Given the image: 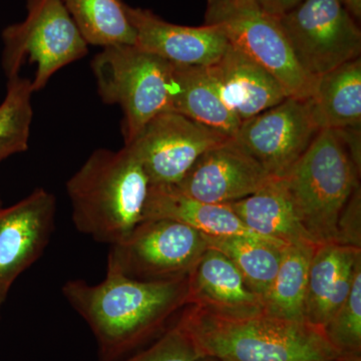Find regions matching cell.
<instances>
[{
    "label": "cell",
    "mask_w": 361,
    "mask_h": 361,
    "mask_svg": "<svg viewBox=\"0 0 361 361\" xmlns=\"http://www.w3.org/2000/svg\"><path fill=\"white\" fill-rule=\"evenodd\" d=\"M61 291L92 330L99 361L122 360L158 338L189 295L188 275L137 280L109 267L99 283L68 280Z\"/></svg>",
    "instance_id": "cell-1"
},
{
    "label": "cell",
    "mask_w": 361,
    "mask_h": 361,
    "mask_svg": "<svg viewBox=\"0 0 361 361\" xmlns=\"http://www.w3.org/2000/svg\"><path fill=\"white\" fill-rule=\"evenodd\" d=\"M191 305L178 323L203 355L221 361H334L339 356L322 329L265 312L231 317Z\"/></svg>",
    "instance_id": "cell-2"
},
{
    "label": "cell",
    "mask_w": 361,
    "mask_h": 361,
    "mask_svg": "<svg viewBox=\"0 0 361 361\" xmlns=\"http://www.w3.org/2000/svg\"><path fill=\"white\" fill-rule=\"evenodd\" d=\"M149 187L127 147L96 149L66 182L73 225L99 243H120L142 222Z\"/></svg>",
    "instance_id": "cell-3"
},
{
    "label": "cell",
    "mask_w": 361,
    "mask_h": 361,
    "mask_svg": "<svg viewBox=\"0 0 361 361\" xmlns=\"http://www.w3.org/2000/svg\"><path fill=\"white\" fill-rule=\"evenodd\" d=\"M360 171L337 130H322L282 176L297 216L317 245L336 243L342 209L360 184Z\"/></svg>",
    "instance_id": "cell-4"
},
{
    "label": "cell",
    "mask_w": 361,
    "mask_h": 361,
    "mask_svg": "<svg viewBox=\"0 0 361 361\" xmlns=\"http://www.w3.org/2000/svg\"><path fill=\"white\" fill-rule=\"evenodd\" d=\"M92 70L104 103L122 109L125 145L154 116L170 110L173 63L165 59L135 45H110L92 59Z\"/></svg>",
    "instance_id": "cell-5"
},
{
    "label": "cell",
    "mask_w": 361,
    "mask_h": 361,
    "mask_svg": "<svg viewBox=\"0 0 361 361\" xmlns=\"http://www.w3.org/2000/svg\"><path fill=\"white\" fill-rule=\"evenodd\" d=\"M27 16L2 32V68L7 80L18 77L25 61L37 66L33 92L52 75L87 54V42L61 0H26Z\"/></svg>",
    "instance_id": "cell-6"
},
{
    "label": "cell",
    "mask_w": 361,
    "mask_h": 361,
    "mask_svg": "<svg viewBox=\"0 0 361 361\" xmlns=\"http://www.w3.org/2000/svg\"><path fill=\"white\" fill-rule=\"evenodd\" d=\"M205 25L219 27L234 49L269 71L287 96L307 99L315 78L297 63L279 18L237 0H207Z\"/></svg>",
    "instance_id": "cell-7"
},
{
    "label": "cell",
    "mask_w": 361,
    "mask_h": 361,
    "mask_svg": "<svg viewBox=\"0 0 361 361\" xmlns=\"http://www.w3.org/2000/svg\"><path fill=\"white\" fill-rule=\"evenodd\" d=\"M355 20L341 0H303L279 18L297 63L312 78L360 58Z\"/></svg>",
    "instance_id": "cell-8"
},
{
    "label": "cell",
    "mask_w": 361,
    "mask_h": 361,
    "mask_svg": "<svg viewBox=\"0 0 361 361\" xmlns=\"http://www.w3.org/2000/svg\"><path fill=\"white\" fill-rule=\"evenodd\" d=\"M208 245L204 234L168 219L142 221L125 240L111 246L106 267L137 280L185 276Z\"/></svg>",
    "instance_id": "cell-9"
},
{
    "label": "cell",
    "mask_w": 361,
    "mask_h": 361,
    "mask_svg": "<svg viewBox=\"0 0 361 361\" xmlns=\"http://www.w3.org/2000/svg\"><path fill=\"white\" fill-rule=\"evenodd\" d=\"M229 139L182 114L164 111L125 147L141 161L151 185H177L205 152Z\"/></svg>",
    "instance_id": "cell-10"
},
{
    "label": "cell",
    "mask_w": 361,
    "mask_h": 361,
    "mask_svg": "<svg viewBox=\"0 0 361 361\" xmlns=\"http://www.w3.org/2000/svg\"><path fill=\"white\" fill-rule=\"evenodd\" d=\"M307 99L286 97L258 115L242 121L233 141L272 177H282L318 134Z\"/></svg>",
    "instance_id": "cell-11"
},
{
    "label": "cell",
    "mask_w": 361,
    "mask_h": 361,
    "mask_svg": "<svg viewBox=\"0 0 361 361\" xmlns=\"http://www.w3.org/2000/svg\"><path fill=\"white\" fill-rule=\"evenodd\" d=\"M56 212V197L44 188L0 208V303L16 280L42 257L51 241Z\"/></svg>",
    "instance_id": "cell-12"
},
{
    "label": "cell",
    "mask_w": 361,
    "mask_h": 361,
    "mask_svg": "<svg viewBox=\"0 0 361 361\" xmlns=\"http://www.w3.org/2000/svg\"><path fill=\"white\" fill-rule=\"evenodd\" d=\"M272 178L231 137L205 152L175 186L196 200L230 204L255 193Z\"/></svg>",
    "instance_id": "cell-13"
},
{
    "label": "cell",
    "mask_w": 361,
    "mask_h": 361,
    "mask_svg": "<svg viewBox=\"0 0 361 361\" xmlns=\"http://www.w3.org/2000/svg\"><path fill=\"white\" fill-rule=\"evenodd\" d=\"M135 32V47L173 65L208 66L229 49L227 37L215 25L184 26L161 20L149 9L126 4Z\"/></svg>",
    "instance_id": "cell-14"
},
{
    "label": "cell",
    "mask_w": 361,
    "mask_h": 361,
    "mask_svg": "<svg viewBox=\"0 0 361 361\" xmlns=\"http://www.w3.org/2000/svg\"><path fill=\"white\" fill-rule=\"evenodd\" d=\"M205 68L221 102L241 122L288 97L269 71L231 44L217 61Z\"/></svg>",
    "instance_id": "cell-15"
},
{
    "label": "cell",
    "mask_w": 361,
    "mask_h": 361,
    "mask_svg": "<svg viewBox=\"0 0 361 361\" xmlns=\"http://www.w3.org/2000/svg\"><path fill=\"white\" fill-rule=\"evenodd\" d=\"M188 287V304L218 314L248 317L264 312L262 297L252 290L229 259L214 249H207L190 271Z\"/></svg>",
    "instance_id": "cell-16"
},
{
    "label": "cell",
    "mask_w": 361,
    "mask_h": 361,
    "mask_svg": "<svg viewBox=\"0 0 361 361\" xmlns=\"http://www.w3.org/2000/svg\"><path fill=\"white\" fill-rule=\"evenodd\" d=\"M361 263V249L322 244L316 247L308 269L305 322L324 329L348 298L355 270Z\"/></svg>",
    "instance_id": "cell-17"
},
{
    "label": "cell",
    "mask_w": 361,
    "mask_h": 361,
    "mask_svg": "<svg viewBox=\"0 0 361 361\" xmlns=\"http://www.w3.org/2000/svg\"><path fill=\"white\" fill-rule=\"evenodd\" d=\"M160 219L183 223L208 236L246 237L274 243L249 230L228 204L196 200L180 192L175 185L149 187L142 221Z\"/></svg>",
    "instance_id": "cell-18"
},
{
    "label": "cell",
    "mask_w": 361,
    "mask_h": 361,
    "mask_svg": "<svg viewBox=\"0 0 361 361\" xmlns=\"http://www.w3.org/2000/svg\"><path fill=\"white\" fill-rule=\"evenodd\" d=\"M228 205L249 230L278 245L319 246L301 224L281 177L272 178L255 193Z\"/></svg>",
    "instance_id": "cell-19"
},
{
    "label": "cell",
    "mask_w": 361,
    "mask_h": 361,
    "mask_svg": "<svg viewBox=\"0 0 361 361\" xmlns=\"http://www.w3.org/2000/svg\"><path fill=\"white\" fill-rule=\"evenodd\" d=\"M307 103L319 130L361 127V59L316 78Z\"/></svg>",
    "instance_id": "cell-20"
},
{
    "label": "cell",
    "mask_w": 361,
    "mask_h": 361,
    "mask_svg": "<svg viewBox=\"0 0 361 361\" xmlns=\"http://www.w3.org/2000/svg\"><path fill=\"white\" fill-rule=\"evenodd\" d=\"M234 137L241 121L223 104L205 66L173 65L170 110Z\"/></svg>",
    "instance_id": "cell-21"
},
{
    "label": "cell",
    "mask_w": 361,
    "mask_h": 361,
    "mask_svg": "<svg viewBox=\"0 0 361 361\" xmlns=\"http://www.w3.org/2000/svg\"><path fill=\"white\" fill-rule=\"evenodd\" d=\"M315 246H287L282 250L276 276L264 298L266 314L305 322L308 269Z\"/></svg>",
    "instance_id": "cell-22"
},
{
    "label": "cell",
    "mask_w": 361,
    "mask_h": 361,
    "mask_svg": "<svg viewBox=\"0 0 361 361\" xmlns=\"http://www.w3.org/2000/svg\"><path fill=\"white\" fill-rule=\"evenodd\" d=\"M204 237L208 248L219 251L229 259L252 290L264 300L279 269L285 247L246 237Z\"/></svg>",
    "instance_id": "cell-23"
},
{
    "label": "cell",
    "mask_w": 361,
    "mask_h": 361,
    "mask_svg": "<svg viewBox=\"0 0 361 361\" xmlns=\"http://www.w3.org/2000/svg\"><path fill=\"white\" fill-rule=\"evenodd\" d=\"M87 44H135L123 0H61Z\"/></svg>",
    "instance_id": "cell-24"
},
{
    "label": "cell",
    "mask_w": 361,
    "mask_h": 361,
    "mask_svg": "<svg viewBox=\"0 0 361 361\" xmlns=\"http://www.w3.org/2000/svg\"><path fill=\"white\" fill-rule=\"evenodd\" d=\"M32 80L9 78L6 96L0 104V161L27 151L33 118Z\"/></svg>",
    "instance_id": "cell-25"
},
{
    "label": "cell",
    "mask_w": 361,
    "mask_h": 361,
    "mask_svg": "<svg viewBox=\"0 0 361 361\" xmlns=\"http://www.w3.org/2000/svg\"><path fill=\"white\" fill-rule=\"evenodd\" d=\"M323 332L339 355L361 353V263L356 268L348 298Z\"/></svg>",
    "instance_id": "cell-26"
},
{
    "label": "cell",
    "mask_w": 361,
    "mask_h": 361,
    "mask_svg": "<svg viewBox=\"0 0 361 361\" xmlns=\"http://www.w3.org/2000/svg\"><path fill=\"white\" fill-rule=\"evenodd\" d=\"M201 356L196 342L177 322L147 348L118 361H196Z\"/></svg>",
    "instance_id": "cell-27"
},
{
    "label": "cell",
    "mask_w": 361,
    "mask_h": 361,
    "mask_svg": "<svg viewBox=\"0 0 361 361\" xmlns=\"http://www.w3.org/2000/svg\"><path fill=\"white\" fill-rule=\"evenodd\" d=\"M336 244L361 249V189L356 187L337 222Z\"/></svg>",
    "instance_id": "cell-28"
},
{
    "label": "cell",
    "mask_w": 361,
    "mask_h": 361,
    "mask_svg": "<svg viewBox=\"0 0 361 361\" xmlns=\"http://www.w3.org/2000/svg\"><path fill=\"white\" fill-rule=\"evenodd\" d=\"M303 0H265V11L280 18L295 8Z\"/></svg>",
    "instance_id": "cell-29"
},
{
    "label": "cell",
    "mask_w": 361,
    "mask_h": 361,
    "mask_svg": "<svg viewBox=\"0 0 361 361\" xmlns=\"http://www.w3.org/2000/svg\"><path fill=\"white\" fill-rule=\"evenodd\" d=\"M341 1L355 20L357 18L360 20L361 0H341Z\"/></svg>",
    "instance_id": "cell-30"
},
{
    "label": "cell",
    "mask_w": 361,
    "mask_h": 361,
    "mask_svg": "<svg viewBox=\"0 0 361 361\" xmlns=\"http://www.w3.org/2000/svg\"><path fill=\"white\" fill-rule=\"evenodd\" d=\"M334 361H361V353H348V355H341Z\"/></svg>",
    "instance_id": "cell-31"
},
{
    "label": "cell",
    "mask_w": 361,
    "mask_h": 361,
    "mask_svg": "<svg viewBox=\"0 0 361 361\" xmlns=\"http://www.w3.org/2000/svg\"><path fill=\"white\" fill-rule=\"evenodd\" d=\"M240 4H248V6H260L265 11V0H237Z\"/></svg>",
    "instance_id": "cell-32"
},
{
    "label": "cell",
    "mask_w": 361,
    "mask_h": 361,
    "mask_svg": "<svg viewBox=\"0 0 361 361\" xmlns=\"http://www.w3.org/2000/svg\"><path fill=\"white\" fill-rule=\"evenodd\" d=\"M196 361H221L220 360H218V358L214 357V356L210 355H203L201 356L199 360H197Z\"/></svg>",
    "instance_id": "cell-33"
},
{
    "label": "cell",
    "mask_w": 361,
    "mask_h": 361,
    "mask_svg": "<svg viewBox=\"0 0 361 361\" xmlns=\"http://www.w3.org/2000/svg\"><path fill=\"white\" fill-rule=\"evenodd\" d=\"M0 208H1V202H0Z\"/></svg>",
    "instance_id": "cell-34"
},
{
    "label": "cell",
    "mask_w": 361,
    "mask_h": 361,
    "mask_svg": "<svg viewBox=\"0 0 361 361\" xmlns=\"http://www.w3.org/2000/svg\"><path fill=\"white\" fill-rule=\"evenodd\" d=\"M1 306H2V304H1V303H0V308H1Z\"/></svg>",
    "instance_id": "cell-35"
}]
</instances>
